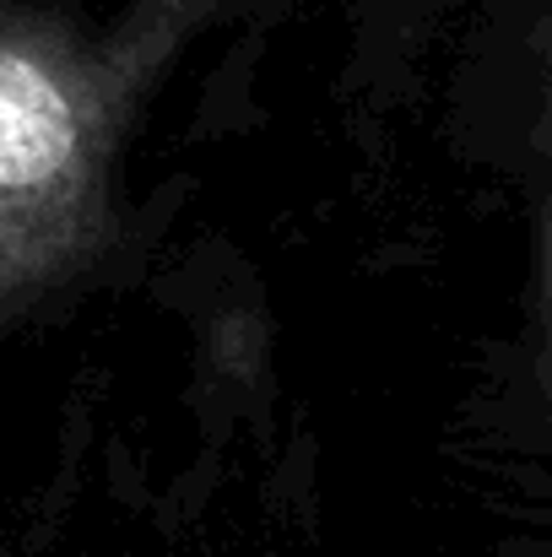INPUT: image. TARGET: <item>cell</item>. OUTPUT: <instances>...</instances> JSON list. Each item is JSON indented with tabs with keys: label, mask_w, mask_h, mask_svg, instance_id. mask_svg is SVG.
<instances>
[{
	"label": "cell",
	"mask_w": 552,
	"mask_h": 557,
	"mask_svg": "<svg viewBox=\"0 0 552 557\" xmlns=\"http://www.w3.org/2000/svg\"><path fill=\"white\" fill-rule=\"evenodd\" d=\"M217 5L136 0L109 38L0 5V331L103 260L125 131Z\"/></svg>",
	"instance_id": "obj_1"
},
{
	"label": "cell",
	"mask_w": 552,
	"mask_h": 557,
	"mask_svg": "<svg viewBox=\"0 0 552 557\" xmlns=\"http://www.w3.org/2000/svg\"><path fill=\"white\" fill-rule=\"evenodd\" d=\"M537 163H542V189H537V352H542V384L552 400V5L537 27Z\"/></svg>",
	"instance_id": "obj_2"
}]
</instances>
